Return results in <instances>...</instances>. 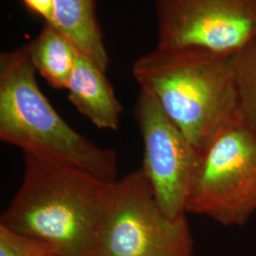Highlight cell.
<instances>
[{
  "instance_id": "9",
  "label": "cell",
  "mask_w": 256,
  "mask_h": 256,
  "mask_svg": "<svg viewBox=\"0 0 256 256\" xmlns=\"http://www.w3.org/2000/svg\"><path fill=\"white\" fill-rule=\"evenodd\" d=\"M54 23L75 48L104 72L110 58L99 24L95 0H54Z\"/></svg>"
},
{
  "instance_id": "11",
  "label": "cell",
  "mask_w": 256,
  "mask_h": 256,
  "mask_svg": "<svg viewBox=\"0 0 256 256\" xmlns=\"http://www.w3.org/2000/svg\"><path fill=\"white\" fill-rule=\"evenodd\" d=\"M238 108L256 135V36L232 57Z\"/></svg>"
},
{
  "instance_id": "7",
  "label": "cell",
  "mask_w": 256,
  "mask_h": 256,
  "mask_svg": "<svg viewBox=\"0 0 256 256\" xmlns=\"http://www.w3.org/2000/svg\"><path fill=\"white\" fill-rule=\"evenodd\" d=\"M134 118L144 144L140 167L160 209L185 216L186 202L200 154L150 92L140 90Z\"/></svg>"
},
{
  "instance_id": "10",
  "label": "cell",
  "mask_w": 256,
  "mask_h": 256,
  "mask_svg": "<svg viewBox=\"0 0 256 256\" xmlns=\"http://www.w3.org/2000/svg\"><path fill=\"white\" fill-rule=\"evenodd\" d=\"M27 48L37 74L55 88L66 90L78 52L72 42L57 28L45 23Z\"/></svg>"
},
{
  "instance_id": "14",
  "label": "cell",
  "mask_w": 256,
  "mask_h": 256,
  "mask_svg": "<svg viewBox=\"0 0 256 256\" xmlns=\"http://www.w3.org/2000/svg\"><path fill=\"white\" fill-rule=\"evenodd\" d=\"M50 256V254H44V256Z\"/></svg>"
},
{
  "instance_id": "8",
  "label": "cell",
  "mask_w": 256,
  "mask_h": 256,
  "mask_svg": "<svg viewBox=\"0 0 256 256\" xmlns=\"http://www.w3.org/2000/svg\"><path fill=\"white\" fill-rule=\"evenodd\" d=\"M66 90L74 108L93 126L108 131L119 129L122 106L106 72L79 50Z\"/></svg>"
},
{
  "instance_id": "3",
  "label": "cell",
  "mask_w": 256,
  "mask_h": 256,
  "mask_svg": "<svg viewBox=\"0 0 256 256\" xmlns=\"http://www.w3.org/2000/svg\"><path fill=\"white\" fill-rule=\"evenodd\" d=\"M27 46L0 54V140L32 156L106 182L119 171L116 152L72 128L41 92Z\"/></svg>"
},
{
  "instance_id": "6",
  "label": "cell",
  "mask_w": 256,
  "mask_h": 256,
  "mask_svg": "<svg viewBox=\"0 0 256 256\" xmlns=\"http://www.w3.org/2000/svg\"><path fill=\"white\" fill-rule=\"evenodd\" d=\"M158 48L234 54L256 36V0H155Z\"/></svg>"
},
{
  "instance_id": "1",
  "label": "cell",
  "mask_w": 256,
  "mask_h": 256,
  "mask_svg": "<svg viewBox=\"0 0 256 256\" xmlns=\"http://www.w3.org/2000/svg\"><path fill=\"white\" fill-rule=\"evenodd\" d=\"M110 183L70 166L24 155L21 185L0 224L52 256H92Z\"/></svg>"
},
{
  "instance_id": "13",
  "label": "cell",
  "mask_w": 256,
  "mask_h": 256,
  "mask_svg": "<svg viewBox=\"0 0 256 256\" xmlns=\"http://www.w3.org/2000/svg\"><path fill=\"white\" fill-rule=\"evenodd\" d=\"M28 9L34 14L44 19L45 23L54 25V0H22Z\"/></svg>"
},
{
  "instance_id": "4",
  "label": "cell",
  "mask_w": 256,
  "mask_h": 256,
  "mask_svg": "<svg viewBox=\"0 0 256 256\" xmlns=\"http://www.w3.org/2000/svg\"><path fill=\"white\" fill-rule=\"evenodd\" d=\"M186 216L160 209L142 169L110 183L92 256H192Z\"/></svg>"
},
{
  "instance_id": "5",
  "label": "cell",
  "mask_w": 256,
  "mask_h": 256,
  "mask_svg": "<svg viewBox=\"0 0 256 256\" xmlns=\"http://www.w3.org/2000/svg\"><path fill=\"white\" fill-rule=\"evenodd\" d=\"M256 212V135L242 118L220 132L200 156L186 214L223 226H243Z\"/></svg>"
},
{
  "instance_id": "12",
  "label": "cell",
  "mask_w": 256,
  "mask_h": 256,
  "mask_svg": "<svg viewBox=\"0 0 256 256\" xmlns=\"http://www.w3.org/2000/svg\"><path fill=\"white\" fill-rule=\"evenodd\" d=\"M46 254L36 241L0 224V256H43Z\"/></svg>"
},
{
  "instance_id": "2",
  "label": "cell",
  "mask_w": 256,
  "mask_h": 256,
  "mask_svg": "<svg viewBox=\"0 0 256 256\" xmlns=\"http://www.w3.org/2000/svg\"><path fill=\"white\" fill-rule=\"evenodd\" d=\"M232 57L194 48H156L132 66L140 90L155 97L200 155L242 118Z\"/></svg>"
}]
</instances>
